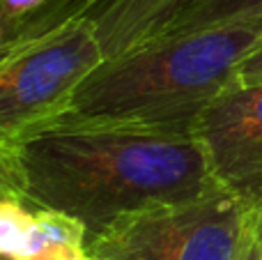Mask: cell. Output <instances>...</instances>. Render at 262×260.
Returning <instances> with one entry per match:
<instances>
[{"instance_id":"1","label":"cell","mask_w":262,"mask_h":260,"mask_svg":"<svg viewBox=\"0 0 262 260\" xmlns=\"http://www.w3.org/2000/svg\"><path fill=\"white\" fill-rule=\"evenodd\" d=\"M0 189L78 219L88 237L124 214L216 191L195 129L53 118L0 141Z\"/></svg>"},{"instance_id":"2","label":"cell","mask_w":262,"mask_h":260,"mask_svg":"<svg viewBox=\"0 0 262 260\" xmlns=\"http://www.w3.org/2000/svg\"><path fill=\"white\" fill-rule=\"evenodd\" d=\"M262 37L260 26H226L154 37L106 58L58 118L189 127L237 78V67Z\"/></svg>"},{"instance_id":"3","label":"cell","mask_w":262,"mask_h":260,"mask_svg":"<svg viewBox=\"0 0 262 260\" xmlns=\"http://www.w3.org/2000/svg\"><path fill=\"white\" fill-rule=\"evenodd\" d=\"M255 207L219 187L193 201L124 214L88 237L92 260H244Z\"/></svg>"},{"instance_id":"4","label":"cell","mask_w":262,"mask_h":260,"mask_svg":"<svg viewBox=\"0 0 262 260\" xmlns=\"http://www.w3.org/2000/svg\"><path fill=\"white\" fill-rule=\"evenodd\" d=\"M106 60L97 30L78 16L0 53V141L58 118Z\"/></svg>"},{"instance_id":"5","label":"cell","mask_w":262,"mask_h":260,"mask_svg":"<svg viewBox=\"0 0 262 260\" xmlns=\"http://www.w3.org/2000/svg\"><path fill=\"white\" fill-rule=\"evenodd\" d=\"M216 182L262 207V83L226 85L195 120Z\"/></svg>"},{"instance_id":"6","label":"cell","mask_w":262,"mask_h":260,"mask_svg":"<svg viewBox=\"0 0 262 260\" xmlns=\"http://www.w3.org/2000/svg\"><path fill=\"white\" fill-rule=\"evenodd\" d=\"M88 230L78 219L3 189L0 253L12 260H88Z\"/></svg>"},{"instance_id":"7","label":"cell","mask_w":262,"mask_h":260,"mask_svg":"<svg viewBox=\"0 0 262 260\" xmlns=\"http://www.w3.org/2000/svg\"><path fill=\"white\" fill-rule=\"evenodd\" d=\"M191 0H95L85 18L95 26L106 58L159 37Z\"/></svg>"},{"instance_id":"8","label":"cell","mask_w":262,"mask_h":260,"mask_svg":"<svg viewBox=\"0 0 262 260\" xmlns=\"http://www.w3.org/2000/svg\"><path fill=\"white\" fill-rule=\"evenodd\" d=\"M92 3L95 0H3L0 53L85 16Z\"/></svg>"},{"instance_id":"9","label":"cell","mask_w":262,"mask_h":260,"mask_svg":"<svg viewBox=\"0 0 262 260\" xmlns=\"http://www.w3.org/2000/svg\"><path fill=\"white\" fill-rule=\"evenodd\" d=\"M226 26L262 28V0H191L159 37Z\"/></svg>"},{"instance_id":"10","label":"cell","mask_w":262,"mask_h":260,"mask_svg":"<svg viewBox=\"0 0 262 260\" xmlns=\"http://www.w3.org/2000/svg\"><path fill=\"white\" fill-rule=\"evenodd\" d=\"M237 78L242 83H262V37L242 58L239 67H237Z\"/></svg>"},{"instance_id":"11","label":"cell","mask_w":262,"mask_h":260,"mask_svg":"<svg viewBox=\"0 0 262 260\" xmlns=\"http://www.w3.org/2000/svg\"><path fill=\"white\" fill-rule=\"evenodd\" d=\"M251 240H253V247L258 249V253L262 256V207H255V212H253V228H251Z\"/></svg>"},{"instance_id":"12","label":"cell","mask_w":262,"mask_h":260,"mask_svg":"<svg viewBox=\"0 0 262 260\" xmlns=\"http://www.w3.org/2000/svg\"><path fill=\"white\" fill-rule=\"evenodd\" d=\"M253 228V226H251ZM244 260H262V256L258 253V249L253 247V240H251V244H249V249H246V258Z\"/></svg>"},{"instance_id":"13","label":"cell","mask_w":262,"mask_h":260,"mask_svg":"<svg viewBox=\"0 0 262 260\" xmlns=\"http://www.w3.org/2000/svg\"><path fill=\"white\" fill-rule=\"evenodd\" d=\"M0 260H12V258H7V256H0Z\"/></svg>"},{"instance_id":"14","label":"cell","mask_w":262,"mask_h":260,"mask_svg":"<svg viewBox=\"0 0 262 260\" xmlns=\"http://www.w3.org/2000/svg\"><path fill=\"white\" fill-rule=\"evenodd\" d=\"M88 260H92V258H88Z\"/></svg>"}]
</instances>
